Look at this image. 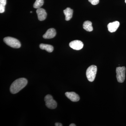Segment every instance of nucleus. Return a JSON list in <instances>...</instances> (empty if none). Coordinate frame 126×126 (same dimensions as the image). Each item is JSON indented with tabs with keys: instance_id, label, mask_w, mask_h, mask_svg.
<instances>
[{
	"instance_id": "obj_1",
	"label": "nucleus",
	"mask_w": 126,
	"mask_h": 126,
	"mask_svg": "<svg viewBox=\"0 0 126 126\" xmlns=\"http://www.w3.org/2000/svg\"><path fill=\"white\" fill-rule=\"evenodd\" d=\"M27 80L24 78L16 79L12 84L10 87V91L12 94H16L19 92L27 85Z\"/></svg>"
},
{
	"instance_id": "obj_2",
	"label": "nucleus",
	"mask_w": 126,
	"mask_h": 126,
	"mask_svg": "<svg viewBox=\"0 0 126 126\" xmlns=\"http://www.w3.org/2000/svg\"><path fill=\"white\" fill-rule=\"evenodd\" d=\"M97 67L95 65H92L89 67L86 71V76L88 80L90 82L94 81L97 72Z\"/></svg>"
},
{
	"instance_id": "obj_3",
	"label": "nucleus",
	"mask_w": 126,
	"mask_h": 126,
	"mask_svg": "<svg viewBox=\"0 0 126 126\" xmlns=\"http://www.w3.org/2000/svg\"><path fill=\"white\" fill-rule=\"evenodd\" d=\"M4 41L7 45L15 48H18L21 47L20 41L17 39L11 37H6L4 39Z\"/></svg>"
},
{
	"instance_id": "obj_4",
	"label": "nucleus",
	"mask_w": 126,
	"mask_h": 126,
	"mask_svg": "<svg viewBox=\"0 0 126 126\" xmlns=\"http://www.w3.org/2000/svg\"><path fill=\"white\" fill-rule=\"evenodd\" d=\"M126 68L125 67H119L116 68V78L118 82L119 83H123L126 78Z\"/></svg>"
},
{
	"instance_id": "obj_5",
	"label": "nucleus",
	"mask_w": 126,
	"mask_h": 126,
	"mask_svg": "<svg viewBox=\"0 0 126 126\" xmlns=\"http://www.w3.org/2000/svg\"><path fill=\"white\" fill-rule=\"evenodd\" d=\"M44 100L46 106L47 108L50 109H55L56 108L57 106V102L53 99L51 95L47 94L45 97Z\"/></svg>"
},
{
	"instance_id": "obj_6",
	"label": "nucleus",
	"mask_w": 126,
	"mask_h": 126,
	"mask_svg": "<svg viewBox=\"0 0 126 126\" xmlns=\"http://www.w3.org/2000/svg\"><path fill=\"white\" fill-rule=\"evenodd\" d=\"M69 46L73 49L75 50H80L83 47V44L81 41H73L69 43Z\"/></svg>"
},
{
	"instance_id": "obj_7",
	"label": "nucleus",
	"mask_w": 126,
	"mask_h": 126,
	"mask_svg": "<svg viewBox=\"0 0 126 126\" xmlns=\"http://www.w3.org/2000/svg\"><path fill=\"white\" fill-rule=\"evenodd\" d=\"M65 95L68 98L70 99L72 102H78L79 101L80 99V98L78 94L74 92H67L65 93Z\"/></svg>"
},
{
	"instance_id": "obj_8",
	"label": "nucleus",
	"mask_w": 126,
	"mask_h": 126,
	"mask_svg": "<svg viewBox=\"0 0 126 126\" xmlns=\"http://www.w3.org/2000/svg\"><path fill=\"white\" fill-rule=\"evenodd\" d=\"M36 12L39 20L42 21L46 19L47 14L45 9L41 8L37 9Z\"/></svg>"
},
{
	"instance_id": "obj_9",
	"label": "nucleus",
	"mask_w": 126,
	"mask_h": 126,
	"mask_svg": "<svg viewBox=\"0 0 126 126\" xmlns=\"http://www.w3.org/2000/svg\"><path fill=\"white\" fill-rule=\"evenodd\" d=\"M56 35V32L55 29L53 28H51L46 31L45 33L43 35V37L45 39H52L54 38Z\"/></svg>"
},
{
	"instance_id": "obj_10",
	"label": "nucleus",
	"mask_w": 126,
	"mask_h": 126,
	"mask_svg": "<svg viewBox=\"0 0 126 126\" xmlns=\"http://www.w3.org/2000/svg\"><path fill=\"white\" fill-rule=\"evenodd\" d=\"M120 23L118 21H115L112 23H109L108 25V28L109 31L111 33L115 32L118 29Z\"/></svg>"
},
{
	"instance_id": "obj_11",
	"label": "nucleus",
	"mask_w": 126,
	"mask_h": 126,
	"mask_svg": "<svg viewBox=\"0 0 126 126\" xmlns=\"http://www.w3.org/2000/svg\"><path fill=\"white\" fill-rule=\"evenodd\" d=\"M73 10L69 7L66 8L63 11V13L65 16V20L66 21H69L71 19L73 16Z\"/></svg>"
},
{
	"instance_id": "obj_12",
	"label": "nucleus",
	"mask_w": 126,
	"mask_h": 126,
	"mask_svg": "<svg viewBox=\"0 0 126 126\" xmlns=\"http://www.w3.org/2000/svg\"><path fill=\"white\" fill-rule=\"evenodd\" d=\"M83 29L87 31L92 32L93 30L92 23L89 21H85L83 23Z\"/></svg>"
},
{
	"instance_id": "obj_13",
	"label": "nucleus",
	"mask_w": 126,
	"mask_h": 126,
	"mask_svg": "<svg viewBox=\"0 0 126 126\" xmlns=\"http://www.w3.org/2000/svg\"><path fill=\"white\" fill-rule=\"evenodd\" d=\"M40 48L41 49L45 50L47 52L49 53L52 52L54 50L53 47L52 46L45 44H41L40 45Z\"/></svg>"
},
{
	"instance_id": "obj_14",
	"label": "nucleus",
	"mask_w": 126,
	"mask_h": 126,
	"mask_svg": "<svg viewBox=\"0 0 126 126\" xmlns=\"http://www.w3.org/2000/svg\"><path fill=\"white\" fill-rule=\"evenodd\" d=\"M44 4V0H36L33 5L34 8L39 9L43 6Z\"/></svg>"
},
{
	"instance_id": "obj_15",
	"label": "nucleus",
	"mask_w": 126,
	"mask_h": 126,
	"mask_svg": "<svg viewBox=\"0 0 126 126\" xmlns=\"http://www.w3.org/2000/svg\"><path fill=\"white\" fill-rule=\"evenodd\" d=\"M6 4V0H0V13H4L5 11V6Z\"/></svg>"
},
{
	"instance_id": "obj_16",
	"label": "nucleus",
	"mask_w": 126,
	"mask_h": 126,
	"mask_svg": "<svg viewBox=\"0 0 126 126\" xmlns=\"http://www.w3.org/2000/svg\"><path fill=\"white\" fill-rule=\"evenodd\" d=\"M93 5H96L99 3V0H88Z\"/></svg>"
},
{
	"instance_id": "obj_17",
	"label": "nucleus",
	"mask_w": 126,
	"mask_h": 126,
	"mask_svg": "<svg viewBox=\"0 0 126 126\" xmlns=\"http://www.w3.org/2000/svg\"><path fill=\"white\" fill-rule=\"evenodd\" d=\"M55 126H62L63 125L61 123H56L55 124Z\"/></svg>"
},
{
	"instance_id": "obj_18",
	"label": "nucleus",
	"mask_w": 126,
	"mask_h": 126,
	"mask_svg": "<svg viewBox=\"0 0 126 126\" xmlns=\"http://www.w3.org/2000/svg\"><path fill=\"white\" fill-rule=\"evenodd\" d=\"M76 125L74 124H71L69 125V126H76Z\"/></svg>"
},
{
	"instance_id": "obj_19",
	"label": "nucleus",
	"mask_w": 126,
	"mask_h": 126,
	"mask_svg": "<svg viewBox=\"0 0 126 126\" xmlns=\"http://www.w3.org/2000/svg\"><path fill=\"white\" fill-rule=\"evenodd\" d=\"M30 13H32V11H31V12H30Z\"/></svg>"
},
{
	"instance_id": "obj_20",
	"label": "nucleus",
	"mask_w": 126,
	"mask_h": 126,
	"mask_svg": "<svg viewBox=\"0 0 126 126\" xmlns=\"http://www.w3.org/2000/svg\"><path fill=\"white\" fill-rule=\"evenodd\" d=\"M125 2L126 3V0H125Z\"/></svg>"
}]
</instances>
